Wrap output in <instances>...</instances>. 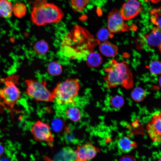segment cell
I'll list each match as a JSON object with an SVG mask.
<instances>
[{"instance_id":"obj_1","label":"cell","mask_w":161,"mask_h":161,"mask_svg":"<svg viewBox=\"0 0 161 161\" xmlns=\"http://www.w3.org/2000/svg\"><path fill=\"white\" fill-rule=\"evenodd\" d=\"M99 42L86 29L75 25L64 37L61 49L66 57L71 59H80L86 58Z\"/></svg>"},{"instance_id":"obj_2","label":"cell","mask_w":161,"mask_h":161,"mask_svg":"<svg viewBox=\"0 0 161 161\" xmlns=\"http://www.w3.org/2000/svg\"><path fill=\"white\" fill-rule=\"evenodd\" d=\"M61 9L46 0H34L31 12L32 21L38 26L60 22L64 17Z\"/></svg>"},{"instance_id":"obj_3","label":"cell","mask_w":161,"mask_h":161,"mask_svg":"<svg viewBox=\"0 0 161 161\" xmlns=\"http://www.w3.org/2000/svg\"><path fill=\"white\" fill-rule=\"evenodd\" d=\"M104 78L106 85L108 88L121 86L127 89L132 88L134 85L132 74L126 61H117L113 59L105 70Z\"/></svg>"},{"instance_id":"obj_4","label":"cell","mask_w":161,"mask_h":161,"mask_svg":"<svg viewBox=\"0 0 161 161\" xmlns=\"http://www.w3.org/2000/svg\"><path fill=\"white\" fill-rule=\"evenodd\" d=\"M80 88L78 79L67 78L58 83L52 91L54 101L59 105H75V98Z\"/></svg>"},{"instance_id":"obj_5","label":"cell","mask_w":161,"mask_h":161,"mask_svg":"<svg viewBox=\"0 0 161 161\" xmlns=\"http://www.w3.org/2000/svg\"><path fill=\"white\" fill-rule=\"evenodd\" d=\"M25 81L27 86L26 94L35 100L45 102L54 101L52 92L46 87V81L40 82L32 79H27Z\"/></svg>"},{"instance_id":"obj_6","label":"cell","mask_w":161,"mask_h":161,"mask_svg":"<svg viewBox=\"0 0 161 161\" xmlns=\"http://www.w3.org/2000/svg\"><path fill=\"white\" fill-rule=\"evenodd\" d=\"M18 76L13 75L1 81L5 83V86L0 89V98L5 104L8 106L13 107L21 97V92L16 86Z\"/></svg>"},{"instance_id":"obj_7","label":"cell","mask_w":161,"mask_h":161,"mask_svg":"<svg viewBox=\"0 0 161 161\" xmlns=\"http://www.w3.org/2000/svg\"><path fill=\"white\" fill-rule=\"evenodd\" d=\"M30 132L35 141L45 142L50 147L53 146L54 138L49 123L38 120L32 125Z\"/></svg>"},{"instance_id":"obj_8","label":"cell","mask_w":161,"mask_h":161,"mask_svg":"<svg viewBox=\"0 0 161 161\" xmlns=\"http://www.w3.org/2000/svg\"><path fill=\"white\" fill-rule=\"evenodd\" d=\"M124 20L119 11L115 9L113 10L108 16V30L112 33L129 31V27Z\"/></svg>"},{"instance_id":"obj_9","label":"cell","mask_w":161,"mask_h":161,"mask_svg":"<svg viewBox=\"0 0 161 161\" xmlns=\"http://www.w3.org/2000/svg\"><path fill=\"white\" fill-rule=\"evenodd\" d=\"M75 151L76 155L75 161H88L94 158L100 152V149L91 143L78 144Z\"/></svg>"},{"instance_id":"obj_10","label":"cell","mask_w":161,"mask_h":161,"mask_svg":"<svg viewBox=\"0 0 161 161\" xmlns=\"http://www.w3.org/2000/svg\"><path fill=\"white\" fill-rule=\"evenodd\" d=\"M147 133L151 139L155 142H161V112H157L152 115L146 126Z\"/></svg>"},{"instance_id":"obj_11","label":"cell","mask_w":161,"mask_h":161,"mask_svg":"<svg viewBox=\"0 0 161 161\" xmlns=\"http://www.w3.org/2000/svg\"><path fill=\"white\" fill-rule=\"evenodd\" d=\"M143 9L141 3L137 0H127L123 5L120 14L124 20L132 19L139 14Z\"/></svg>"},{"instance_id":"obj_12","label":"cell","mask_w":161,"mask_h":161,"mask_svg":"<svg viewBox=\"0 0 161 161\" xmlns=\"http://www.w3.org/2000/svg\"><path fill=\"white\" fill-rule=\"evenodd\" d=\"M143 39L149 46L158 47L161 43V28L157 26L153 27L148 34L143 36Z\"/></svg>"},{"instance_id":"obj_13","label":"cell","mask_w":161,"mask_h":161,"mask_svg":"<svg viewBox=\"0 0 161 161\" xmlns=\"http://www.w3.org/2000/svg\"><path fill=\"white\" fill-rule=\"evenodd\" d=\"M137 146L135 142L126 136L120 137L117 142L118 149L123 153H129L136 148Z\"/></svg>"},{"instance_id":"obj_14","label":"cell","mask_w":161,"mask_h":161,"mask_svg":"<svg viewBox=\"0 0 161 161\" xmlns=\"http://www.w3.org/2000/svg\"><path fill=\"white\" fill-rule=\"evenodd\" d=\"M76 157L75 151L70 147H66L58 152L52 161H75Z\"/></svg>"},{"instance_id":"obj_15","label":"cell","mask_w":161,"mask_h":161,"mask_svg":"<svg viewBox=\"0 0 161 161\" xmlns=\"http://www.w3.org/2000/svg\"><path fill=\"white\" fill-rule=\"evenodd\" d=\"M99 49L102 54L108 57H114L117 55L118 52L117 47L107 41L100 44Z\"/></svg>"},{"instance_id":"obj_16","label":"cell","mask_w":161,"mask_h":161,"mask_svg":"<svg viewBox=\"0 0 161 161\" xmlns=\"http://www.w3.org/2000/svg\"><path fill=\"white\" fill-rule=\"evenodd\" d=\"M102 58L100 54L96 52L92 51L86 57L87 65L91 68L99 66L102 62Z\"/></svg>"},{"instance_id":"obj_17","label":"cell","mask_w":161,"mask_h":161,"mask_svg":"<svg viewBox=\"0 0 161 161\" xmlns=\"http://www.w3.org/2000/svg\"><path fill=\"white\" fill-rule=\"evenodd\" d=\"M13 6L8 0H0V17L7 18L10 17L13 13Z\"/></svg>"},{"instance_id":"obj_18","label":"cell","mask_w":161,"mask_h":161,"mask_svg":"<svg viewBox=\"0 0 161 161\" xmlns=\"http://www.w3.org/2000/svg\"><path fill=\"white\" fill-rule=\"evenodd\" d=\"M33 48L34 51L37 54L43 56L47 52L49 47L46 41L42 40L38 41L35 44Z\"/></svg>"},{"instance_id":"obj_19","label":"cell","mask_w":161,"mask_h":161,"mask_svg":"<svg viewBox=\"0 0 161 161\" xmlns=\"http://www.w3.org/2000/svg\"><path fill=\"white\" fill-rule=\"evenodd\" d=\"M26 5L21 2H18L13 6V13L17 17L21 18L26 15L27 12Z\"/></svg>"},{"instance_id":"obj_20","label":"cell","mask_w":161,"mask_h":161,"mask_svg":"<svg viewBox=\"0 0 161 161\" xmlns=\"http://www.w3.org/2000/svg\"><path fill=\"white\" fill-rule=\"evenodd\" d=\"M150 13L151 22L156 26L161 28V7L152 9Z\"/></svg>"},{"instance_id":"obj_21","label":"cell","mask_w":161,"mask_h":161,"mask_svg":"<svg viewBox=\"0 0 161 161\" xmlns=\"http://www.w3.org/2000/svg\"><path fill=\"white\" fill-rule=\"evenodd\" d=\"M109 103L111 107L114 109L121 108L124 103V99L121 96L116 95L110 96L109 99Z\"/></svg>"},{"instance_id":"obj_22","label":"cell","mask_w":161,"mask_h":161,"mask_svg":"<svg viewBox=\"0 0 161 161\" xmlns=\"http://www.w3.org/2000/svg\"><path fill=\"white\" fill-rule=\"evenodd\" d=\"M64 135L65 141L67 143L76 144V138L72 127L69 125L66 126L64 129Z\"/></svg>"},{"instance_id":"obj_23","label":"cell","mask_w":161,"mask_h":161,"mask_svg":"<svg viewBox=\"0 0 161 161\" xmlns=\"http://www.w3.org/2000/svg\"><path fill=\"white\" fill-rule=\"evenodd\" d=\"M65 113L68 118L73 121H78L81 117V114L79 110L74 107L68 108L66 111Z\"/></svg>"},{"instance_id":"obj_24","label":"cell","mask_w":161,"mask_h":161,"mask_svg":"<svg viewBox=\"0 0 161 161\" xmlns=\"http://www.w3.org/2000/svg\"><path fill=\"white\" fill-rule=\"evenodd\" d=\"M47 71L50 75L53 76H57L60 75L62 72V67L61 65L56 61H52L48 64Z\"/></svg>"},{"instance_id":"obj_25","label":"cell","mask_w":161,"mask_h":161,"mask_svg":"<svg viewBox=\"0 0 161 161\" xmlns=\"http://www.w3.org/2000/svg\"><path fill=\"white\" fill-rule=\"evenodd\" d=\"M90 0H70L73 10L75 12H82Z\"/></svg>"},{"instance_id":"obj_26","label":"cell","mask_w":161,"mask_h":161,"mask_svg":"<svg viewBox=\"0 0 161 161\" xmlns=\"http://www.w3.org/2000/svg\"><path fill=\"white\" fill-rule=\"evenodd\" d=\"M146 93L142 88L137 87L135 88L131 92V96L133 100L137 102H140L145 98Z\"/></svg>"},{"instance_id":"obj_27","label":"cell","mask_w":161,"mask_h":161,"mask_svg":"<svg viewBox=\"0 0 161 161\" xmlns=\"http://www.w3.org/2000/svg\"><path fill=\"white\" fill-rule=\"evenodd\" d=\"M113 35L109 30L106 28L100 29L97 34L98 40L103 42L106 41L109 38H112Z\"/></svg>"},{"instance_id":"obj_28","label":"cell","mask_w":161,"mask_h":161,"mask_svg":"<svg viewBox=\"0 0 161 161\" xmlns=\"http://www.w3.org/2000/svg\"><path fill=\"white\" fill-rule=\"evenodd\" d=\"M149 68L151 73L153 75L161 74V62L157 60L152 61L150 64Z\"/></svg>"},{"instance_id":"obj_29","label":"cell","mask_w":161,"mask_h":161,"mask_svg":"<svg viewBox=\"0 0 161 161\" xmlns=\"http://www.w3.org/2000/svg\"><path fill=\"white\" fill-rule=\"evenodd\" d=\"M64 122L60 119H56L52 121V129L55 132H60L63 129Z\"/></svg>"},{"instance_id":"obj_30","label":"cell","mask_w":161,"mask_h":161,"mask_svg":"<svg viewBox=\"0 0 161 161\" xmlns=\"http://www.w3.org/2000/svg\"><path fill=\"white\" fill-rule=\"evenodd\" d=\"M119 161H136L135 158L132 156L126 155L122 157Z\"/></svg>"},{"instance_id":"obj_31","label":"cell","mask_w":161,"mask_h":161,"mask_svg":"<svg viewBox=\"0 0 161 161\" xmlns=\"http://www.w3.org/2000/svg\"><path fill=\"white\" fill-rule=\"evenodd\" d=\"M4 151V149L3 146L0 144V158H1L3 154Z\"/></svg>"},{"instance_id":"obj_32","label":"cell","mask_w":161,"mask_h":161,"mask_svg":"<svg viewBox=\"0 0 161 161\" xmlns=\"http://www.w3.org/2000/svg\"><path fill=\"white\" fill-rule=\"evenodd\" d=\"M146 2H151L153 3H157L159 2L161 0H143Z\"/></svg>"},{"instance_id":"obj_33","label":"cell","mask_w":161,"mask_h":161,"mask_svg":"<svg viewBox=\"0 0 161 161\" xmlns=\"http://www.w3.org/2000/svg\"><path fill=\"white\" fill-rule=\"evenodd\" d=\"M0 161H10L8 159L6 158H0Z\"/></svg>"},{"instance_id":"obj_34","label":"cell","mask_w":161,"mask_h":161,"mask_svg":"<svg viewBox=\"0 0 161 161\" xmlns=\"http://www.w3.org/2000/svg\"><path fill=\"white\" fill-rule=\"evenodd\" d=\"M160 85L161 87V76L160 77L159 80Z\"/></svg>"},{"instance_id":"obj_35","label":"cell","mask_w":161,"mask_h":161,"mask_svg":"<svg viewBox=\"0 0 161 161\" xmlns=\"http://www.w3.org/2000/svg\"><path fill=\"white\" fill-rule=\"evenodd\" d=\"M158 47L159 50H160V52L161 53V43L160 44V45Z\"/></svg>"},{"instance_id":"obj_36","label":"cell","mask_w":161,"mask_h":161,"mask_svg":"<svg viewBox=\"0 0 161 161\" xmlns=\"http://www.w3.org/2000/svg\"><path fill=\"white\" fill-rule=\"evenodd\" d=\"M158 161H161V158L158 160Z\"/></svg>"}]
</instances>
